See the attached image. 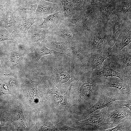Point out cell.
Masks as SVG:
<instances>
[{
	"label": "cell",
	"instance_id": "cell-5",
	"mask_svg": "<svg viewBox=\"0 0 131 131\" xmlns=\"http://www.w3.org/2000/svg\"><path fill=\"white\" fill-rule=\"evenodd\" d=\"M117 100H127L125 96L118 89L104 87L97 102L92 106L84 112L78 118V120L85 119L91 113L98 109L108 107L112 102Z\"/></svg>",
	"mask_w": 131,
	"mask_h": 131
},
{
	"label": "cell",
	"instance_id": "cell-33",
	"mask_svg": "<svg viewBox=\"0 0 131 131\" xmlns=\"http://www.w3.org/2000/svg\"><path fill=\"white\" fill-rule=\"evenodd\" d=\"M1 86V91L2 93L4 94H11L9 92V90L8 89V87L5 84H3L2 85L1 84H0Z\"/></svg>",
	"mask_w": 131,
	"mask_h": 131
},
{
	"label": "cell",
	"instance_id": "cell-2",
	"mask_svg": "<svg viewBox=\"0 0 131 131\" xmlns=\"http://www.w3.org/2000/svg\"><path fill=\"white\" fill-rule=\"evenodd\" d=\"M104 87L103 77L85 72L72 85V104L77 118L98 101Z\"/></svg>",
	"mask_w": 131,
	"mask_h": 131
},
{
	"label": "cell",
	"instance_id": "cell-6",
	"mask_svg": "<svg viewBox=\"0 0 131 131\" xmlns=\"http://www.w3.org/2000/svg\"><path fill=\"white\" fill-rule=\"evenodd\" d=\"M82 34L78 30L69 27L65 24L54 30L48 32L46 40L71 43L80 40Z\"/></svg>",
	"mask_w": 131,
	"mask_h": 131
},
{
	"label": "cell",
	"instance_id": "cell-36",
	"mask_svg": "<svg viewBox=\"0 0 131 131\" xmlns=\"http://www.w3.org/2000/svg\"><path fill=\"white\" fill-rule=\"evenodd\" d=\"M3 20L0 17V31L2 28L3 26H5Z\"/></svg>",
	"mask_w": 131,
	"mask_h": 131
},
{
	"label": "cell",
	"instance_id": "cell-30",
	"mask_svg": "<svg viewBox=\"0 0 131 131\" xmlns=\"http://www.w3.org/2000/svg\"><path fill=\"white\" fill-rule=\"evenodd\" d=\"M110 105L124 106L131 110V99L116 100L112 102Z\"/></svg>",
	"mask_w": 131,
	"mask_h": 131
},
{
	"label": "cell",
	"instance_id": "cell-3",
	"mask_svg": "<svg viewBox=\"0 0 131 131\" xmlns=\"http://www.w3.org/2000/svg\"><path fill=\"white\" fill-rule=\"evenodd\" d=\"M82 39L90 54L111 51L114 44L111 34L102 31L82 33Z\"/></svg>",
	"mask_w": 131,
	"mask_h": 131
},
{
	"label": "cell",
	"instance_id": "cell-28",
	"mask_svg": "<svg viewBox=\"0 0 131 131\" xmlns=\"http://www.w3.org/2000/svg\"><path fill=\"white\" fill-rule=\"evenodd\" d=\"M100 17L103 20H107L110 15V11L109 7L106 5L100 4L98 7Z\"/></svg>",
	"mask_w": 131,
	"mask_h": 131
},
{
	"label": "cell",
	"instance_id": "cell-26",
	"mask_svg": "<svg viewBox=\"0 0 131 131\" xmlns=\"http://www.w3.org/2000/svg\"><path fill=\"white\" fill-rule=\"evenodd\" d=\"M131 131V118L127 119L120 122L116 126L105 131Z\"/></svg>",
	"mask_w": 131,
	"mask_h": 131
},
{
	"label": "cell",
	"instance_id": "cell-25",
	"mask_svg": "<svg viewBox=\"0 0 131 131\" xmlns=\"http://www.w3.org/2000/svg\"><path fill=\"white\" fill-rule=\"evenodd\" d=\"M112 41L115 44L119 35L121 33V22L118 18H116L113 21L111 26Z\"/></svg>",
	"mask_w": 131,
	"mask_h": 131
},
{
	"label": "cell",
	"instance_id": "cell-16",
	"mask_svg": "<svg viewBox=\"0 0 131 131\" xmlns=\"http://www.w3.org/2000/svg\"><path fill=\"white\" fill-rule=\"evenodd\" d=\"M63 9L61 4L42 0H40L35 12L37 16L43 19L51 14Z\"/></svg>",
	"mask_w": 131,
	"mask_h": 131
},
{
	"label": "cell",
	"instance_id": "cell-7",
	"mask_svg": "<svg viewBox=\"0 0 131 131\" xmlns=\"http://www.w3.org/2000/svg\"><path fill=\"white\" fill-rule=\"evenodd\" d=\"M128 47H125L121 50V53L123 55L122 58L113 55H109L107 58L113 64V66L115 71L122 73L131 79V44Z\"/></svg>",
	"mask_w": 131,
	"mask_h": 131
},
{
	"label": "cell",
	"instance_id": "cell-34",
	"mask_svg": "<svg viewBox=\"0 0 131 131\" xmlns=\"http://www.w3.org/2000/svg\"><path fill=\"white\" fill-rule=\"evenodd\" d=\"M47 1L57 4H61V3L59 0H38Z\"/></svg>",
	"mask_w": 131,
	"mask_h": 131
},
{
	"label": "cell",
	"instance_id": "cell-14",
	"mask_svg": "<svg viewBox=\"0 0 131 131\" xmlns=\"http://www.w3.org/2000/svg\"><path fill=\"white\" fill-rule=\"evenodd\" d=\"M103 77L104 87L116 88L125 96L127 100L131 99V84L124 82L117 77Z\"/></svg>",
	"mask_w": 131,
	"mask_h": 131
},
{
	"label": "cell",
	"instance_id": "cell-29",
	"mask_svg": "<svg viewBox=\"0 0 131 131\" xmlns=\"http://www.w3.org/2000/svg\"><path fill=\"white\" fill-rule=\"evenodd\" d=\"M12 31L8 30L2 27L0 31V42L4 41H14L12 35Z\"/></svg>",
	"mask_w": 131,
	"mask_h": 131
},
{
	"label": "cell",
	"instance_id": "cell-22",
	"mask_svg": "<svg viewBox=\"0 0 131 131\" xmlns=\"http://www.w3.org/2000/svg\"><path fill=\"white\" fill-rule=\"evenodd\" d=\"M35 48L33 57L35 62L37 64L39 63L40 59L44 56L49 54H61L48 48L45 43L40 45Z\"/></svg>",
	"mask_w": 131,
	"mask_h": 131
},
{
	"label": "cell",
	"instance_id": "cell-17",
	"mask_svg": "<svg viewBox=\"0 0 131 131\" xmlns=\"http://www.w3.org/2000/svg\"><path fill=\"white\" fill-rule=\"evenodd\" d=\"M131 31L127 30L122 32L119 35L113 46L110 55L122 57L121 51L131 43Z\"/></svg>",
	"mask_w": 131,
	"mask_h": 131
},
{
	"label": "cell",
	"instance_id": "cell-35",
	"mask_svg": "<svg viewBox=\"0 0 131 131\" xmlns=\"http://www.w3.org/2000/svg\"><path fill=\"white\" fill-rule=\"evenodd\" d=\"M10 85L13 86H15L16 85V83L15 80L12 78L10 80Z\"/></svg>",
	"mask_w": 131,
	"mask_h": 131
},
{
	"label": "cell",
	"instance_id": "cell-15",
	"mask_svg": "<svg viewBox=\"0 0 131 131\" xmlns=\"http://www.w3.org/2000/svg\"><path fill=\"white\" fill-rule=\"evenodd\" d=\"M110 51L90 54L85 67V72L91 74L94 71L101 68L103 62L109 57Z\"/></svg>",
	"mask_w": 131,
	"mask_h": 131
},
{
	"label": "cell",
	"instance_id": "cell-31",
	"mask_svg": "<svg viewBox=\"0 0 131 131\" xmlns=\"http://www.w3.org/2000/svg\"><path fill=\"white\" fill-rule=\"evenodd\" d=\"M56 126V127L60 131H81V130L67 126L60 122L57 123Z\"/></svg>",
	"mask_w": 131,
	"mask_h": 131
},
{
	"label": "cell",
	"instance_id": "cell-13",
	"mask_svg": "<svg viewBox=\"0 0 131 131\" xmlns=\"http://www.w3.org/2000/svg\"><path fill=\"white\" fill-rule=\"evenodd\" d=\"M111 62L107 58L105 60L103 66L100 68L93 71L91 75L93 76H99L100 77H116L122 81L131 84V79L123 74L114 70L110 66Z\"/></svg>",
	"mask_w": 131,
	"mask_h": 131
},
{
	"label": "cell",
	"instance_id": "cell-38",
	"mask_svg": "<svg viewBox=\"0 0 131 131\" xmlns=\"http://www.w3.org/2000/svg\"><path fill=\"white\" fill-rule=\"evenodd\" d=\"M1 8L0 9V12H1Z\"/></svg>",
	"mask_w": 131,
	"mask_h": 131
},
{
	"label": "cell",
	"instance_id": "cell-18",
	"mask_svg": "<svg viewBox=\"0 0 131 131\" xmlns=\"http://www.w3.org/2000/svg\"><path fill=\"white\" fill-rule=\"evenodd\" d=\"M98 16L96 10L90 4L86 8L85 14L83 20L77 29L82 33L89 31L96 22Z\"/></svg>",
	"mask_w": 131,
	"mask_h": 131
},
{
	"label": "cell",
	"instance_id": "cell-20",
	"mask_svg": "<svg viewBox=\"0 0 131 131\" xmlns=\"http://www.w3.org/2000/svg\"><path fill=\"white\" fill-rule=\"evenodd\" d=\"M32 26L28 30L27 34H28L32 43L35 48L45 43L47 36V29L38 28L35 25Z\"/></svg>",
	"mask_w": 131,
	"mask_h": 131
},
{
	"label": "cell",
	"instance_id": "cell-27",
	"mask_svg": "<svg viewBox=\"0 0 131 131\" xmlns=\"http://www.w3.org/2000/svg\"><path fill=\"white\" fill-rule=\"evenodd\" d=\"M22 59V55L16 51H11L9 55L10 63L14 66L20 63Z\"/></svg>",
	"mask_w": 131,
	"mask_h": 131
},
{
	"label": "cell",
	"instance_id": "cell-12",
	"mask_svg": "<svg viewBox=\"0 0 131 131\" xmlns=\"http://www.w3.org/2000/svg\"><path fill=\"white\" fill-rule=\"evenodd\" d=\"M44 20L40 24L35 25L37 28L47 29L48 32L54 30L65 24L63 9L43 18Z\"/></svg>",
	"mask_w": 131,
	"mask_h": 131
},
{
	"label": "cell",
	"instance_id": "cell-21",
	"mask_svg": "<svg viewBox=\"0 0 131 131\" xmlns=\"http://www.w3.org/2000/svg\"><path fill=\"white\" fill-rule=\"evenodd\" d=\"M45 44L48 48L61 54L67 55L69 51L70 43L68 42L47 40L45 42Z\"/></svg>",
	"mask_w": 131,
	"mask_h": 131
},
{
	"label": "cell",
	"instance_id": "cell-19",
	"mask_svg": "<svg viewBox=\"0 0 131 131\" xmlns=\"http://www.w3.org/2000/svg\"><path fill=\"white\" fill-rule=\"evenodd\" d=\"M0 14V17L4 23L5 28L13 31L15 27L16 22L14 19V12L9 3L1 8Z\"/></svg>",
	"mask_w": 131,
	"mask_h": 131
},
{
	"label": "cell",
	"instance_id": "cell-8",
	"mask_svg": "<svg viewBox=\"0 0 131 131\" xmlns=\"http://www.w3.org/2000/svg\"><path fill=\"white\" fill-rule=\"evenodd\" d=\"M70 43V49L67 55L77 65L85 67L90 55L82 38Z\"/></svg>",
	"mask_w": 131,
	"mask_h": 131
},
{
	"label": "cell",
	"instance_id": "cell-32",
	"mask_svg": "<svg viewBox=\"0 0 131 131\" xmlns=\"http://www.w3.org/2000/svg\"><path fill=\"white\" fill-rule=\"evenodd\" d=\"M130 3L127 2L123 3L118 6L117 11L118 12L126 13L127 12H130Z\"/></svg>",
	"mask_w": 131,
	"mask_h": 131
},
{
	"label": "cell",
	"instance_id": "cell-23",
	"mask_svg": "<svg viewBox=\"0 0 131 131\" xmlns=\"http://www.w3.org/2000/svg\"><path fill=\"white\" fill-rule=\"evenodd\" d=\"M86 9H81L76 12L66 24L69 27L77 29L81 24L85 14Z\"/></svg>",
	"mask_w": 131,
	"mask_h": 131
},
{
	"label": "cell",
	"instance_id": "cell-10",
	"mask_svg": "<svg viewBox=\"0 0 131 131\" xmlns=\"http://www.w3.org/2000/svg\"><path fill=\"white\" fill-rule=\"evenodd\" d=\"M16 19V25L12 32L13 38L18 37L22 38L24 43L26 42V35L30 28L36 22L43 18L36 16L32 18L22 17L16 15L14 16Z\"/></svg>",
	"mask_w": 131,
	"mask_h": 131
},
{
	"label": "cell",
	"instance_id": "cell-11",
	"mask_svg": "<svg viewBox=\"0 0 131 131\" xmlns=\"http://www.w3.org/2000/svg\"><path fill=\"white\" fill-rule=\"evenodd\" d=\"M106 116L113 127L125 120L131 118V110L125 106L110 105Z\"/></svg>",
	"mask_w": 131,
	"mask_h": 131
},
{
	"label": "cell",
	"instance_id": "cell-4",
	"mask_svg": "<svg viewBox=\"0 0 131 131\" xmlns=\"http://www.w3.org/2000/svg\"><path fill=\"white\" fill-rule=\"evenodd\" d=\"M100 110L98 113L91 114L87 119L75 121L74 128L81 131H105L113 127L106 116L108 107Z\"/></svg>",
	"mask_w": 131,
	"mask_h": 131
},
{
	"label": "cell",
	"instance_id": "cell-1",
	"mask_svg": "<svg viewBox=\"0 0 131 131\" xmlns=\"http://www.w3.org/2000/svg\"><path fill=\"white\" fill-rule=\"evenodd\" d=\"M48 55L45 71L49 79L61 91L66 92L85 72V68L75 64L66 55Z\"/></svg>",
	"mask_w": 131,
	"mask_h": 131
},
{
	"label": "cell",
	"instance_id": "cell-37",
	"mask_svg": "<svg viewBox=\"0 0 131 131\" xmlns=\"http://www.w3.org/2000/svg\"><path fill=\"white\" fill-rule=\"evenodd\" d=\"M3 70L1 65L0 66V77L2 75L3 73Z\"/></svg>",
	"mask_w": 131,
	"mask_h": 131
},
{
	"label": "cell",
	"instance_id": "cell-9",
	"mask_svg": "<svg viewBox=\"0 0 131 131\" xmlns=\"http://www.w3.org/2000/svg\"><path fill=\"white\" fill-rule=\"evenodd\" d=\"M39 0H21L10 3L15 15L22 17H36L35 12Z\"/></svg>",
	"mask_w": 131,
	"mask_h": 131
},
{
	"label": "cell",
	"instance_id": "cell-24",
	"mask_svg": "<svg viewBox=\"0 0 131 131\" xmlns=\"http://www.w3.org/2000/svg\"><path fill=\"white\" fill-rule=\"evenodd\" d=\"M63 6L64 11L65 23L67 24L70 18L75 12L71 0H59Z\"/></svg>",
	"mask_w": 131,
	"mask_h": 131
}]
</instances>
